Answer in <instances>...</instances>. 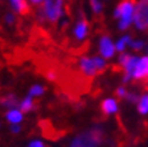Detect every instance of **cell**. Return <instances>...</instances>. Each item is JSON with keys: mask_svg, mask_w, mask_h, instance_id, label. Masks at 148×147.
<instances>
[{"mask_svg": "<svg viewBox=\"0 0 148 147\" xmlns=\"http://www.w3.org/2000/svg\"><path fill=\"white\" fill-rule=\"evenodd\" d=\"M103 139H105V133L102 128L94 127L90 130L77 135L71 141L70 147H99L102 144Z\"/></svg>", "mask_w": 148, "mask_h": 147, "instance_id": "obj_1", "label": "cell"}, {"mask_svg": "<svg viewBox=\"0 0 148 147\" xmlns=\"http://www.w3.org/2000/svg\"><path fill=\"white\" fill-rule=\"evenodd\" d=\"M135 0H122L116 7V11H114V18H121L119 21V27L121 30H125L128 29L129 25L131 24V22L134 21V12H135V9H134V3Z\"/></svg>", "mask_w": 148, "mask_h": 147, "instance_id": "obj_2", "label": "cell"}, {"mask_svg": "<svg viewBox=\"0 0 148 147\" xmlns=\"http://www.w3.org/2000/svg\"><path fill=\"white\" fill-rule=\"evenodd\" d=\"M42 7L45 10L47 21L51 24H56L63 13V0H45Z\"/></svg>", "mask_w": 148, "mask_h": 147, "instance_id": "obj_3", "label": "cell"}, {"mask_svg": "<svg viewBox=\"0 0 148 147\" xmlns=\"http://www.w3.org/2000/svg\"><path fill=\"white\" fill-rule=\"evenodd\" d=\"M134 23L140 30H148V0H141L136 5Z\"/></svg>", "mask_w": 148, "mask_h": 147, "instance_id": "obj_4", "label": "cell"}, {"mask_svg": "<svg viewBox=\"0 0 148 147\" xmlns=\"http://www.w3.org/2000/svg\"><path fill=\"white\" fill-rule=\"evenodd\" d=\"M99 51H100V54L105 58V59H111L114 53H116V45L112 42V40L110 39V36L107 35H103L101 36L100 39V45H99Z\"/></svg>", "mask_w": 148, "mask_h": 147, "instance_id": "obj_5", "label": "cell"}, {"mask_svg": "<svg viewBox=\"0 0 148 147\" xmlns=\"http://www.w3.org/2000/svg\"><path fill=\"white\" fill-rule=\"evenodd\" d=\"M79 70L88 77H93L99 72L97 67H95V64H94L93 58H87V57L81 58V60H79Z\"/></svg>", "mask_w": 148, "mask_h": 147, "instance_id": "obj_6", "label": "cell"}, {"mask_svg": "<svg viewBox=\"0 0 148 147\" xmlns=\"http://www.w3.org/2000/svg\"><path fill=\"white\" fill-rule=\"evenodd\" d=\"M138 59H140V58H137V57L130 56L129 60L123 65V69H124V71H125V74H124V80H123L124 83H127L128 81H130V80L132 78V75H134V71H135V68H136V64H137Z\"/></svg>", "mask_w": 148, "mask_h": 147, "instance_id": "obj_7", "label": "cell"}, {"mask_svg": "<svg viewBox=\"0 0 148 147\" xmlns=\"http://www.w3.org/2000/svg\"><path fill=\"white\" fill-rule=\"evenodd\" d=\"M73 34H75L76 40H78V41H82L86 39V36L88 34V22L84 18L78 21L75 30H73Z\"/></svg>", "mask_w": 148, "mask_h": 147, "instance_id": "obj_8", "label": "cell"}, {"mask_svg": "<svg viewBox=\"0 0 148 147\" xmlns=\"http://www.w3.org/2000/svg\"><path fill=\"white\" fill-rule=\"evenodd\" d=\"M101 110L102 112L105 115H112V113H116L118 111V104L117 101L112 98L110 99H106L101 102Z\"/></svg>", "mask_w": 148, "mask_h": 147, "instance_id": "obj_9", "label": "cell"}, {"mask_svg": "<svg viewBox=\"0 0 148 147\" xmlns=\"http://www.w3.org/2000/svg\"><path fill=\"white\" fill-rule=\"evenodd\" d=\"M21 102L18 101L17 97L13 94H9V95H5L0 99V105L4 106V107H9V109H16L19 107Z\"/></svg>", "mask_w": 148, "mask_h": 147, "instance_id": "obj_10", "label": "cell"}, {"mask_svg": "<svg viewBox=\"0 0 148 147\" xmlns=\"http://www.w3.org/2000/svg\"><path fill=\"white\" fill-rule=\"evenodd\" d=\"M10 3L14 12L19 14H27L29 12V5L25 0H10Z\"/></svg>", "mask_w": 148, "mask_h": 147, "instance_id": "obj_11", "label": "cell"}, {"mask_svg": "<svg viewBox=\"0 0 148 147\" xmlns=\"http://www.w3.org/2000/svg\"><path fill=\"white\" fill-rule=\"evenodd\" d=\"M5 116H6V120L12 124H17L23 121V112L17 109H11Z\"/></svg>", "mask_w": 148, "mask_h": 147, "instance_id": "obj_12", "label": "cell"}, {"mask_svg": "<svg viewBox=\"0 0 148 147\" xmlns=\"http://www.w3.org/2000/svg\"><path fill=\"white\" fill-rule=\"evenodd\" d=\"M137 110L141 115H147L148 113V94H143L142 97L138 99Z\"/></svg>", "mask_w": 148, "mask_h": 147, "instance_id": "obj_13", "label": "cell"}, {"mask_svg": "<svg viewBox=\"0 0 148 147\" xmlns=\"http://www.w3.org/2000/svg\"><path fill=\"white\" fill-rule=\"evenodd\" d=\"M33 109H34V101H33L30 95H28V97L19 104V110L22 112H29V111H32Z\"/></svg>", "mask_w": 148, "mask_h": 147, "instance_id": "obj_14", "label": "cell"}, {"mask_svg": "<svg viewBox=\"0 0 148 147\" xmlns=\"http://www.w3.org/2000/svg\"><path fill=\"white\" fill-rule=\"evenodd\" d=\"M130 42H131V38L129 35L123 36V38L121 40H118V42L116 43V49L118 52H123L125 47H127V45H130Z\"/></svg>", "mask_w": 148, "mask_h": 147, "instance_id": "obj_15", "label": "cell"}, {"mask_svg": "<svg viewBox=\"0 0 148 147\" xmlns=\"http://www.w3.org/2000/svg\"><path fill=\"white\" fill-rule=\"evenodd\" d=\"M45 91H46V88L43 86L35 84L29 89V95H30V97H40V95L45 93Z\"/></svg>", "mask_w": 148, "mask_h": 147, "instance_id": "obj_16", "label": "cell"}, {"mask_svg": "<svg viewBox=\"0 0 148 147\" xmlns=\"http://www.w3.org/2000/svg\"><path fill=\"white\" fill-rule=\"evenodd\" d=\"M93 60H94V64H95V67H97L98 71L105 70V68H106V62H105V59H102L101 57H93Z\"/></svg>", "mask_w": 148, "mask_h": 147, "instance_id": "obj_17", "label": "cell"}, {"mask_svg": "<svg viewBox=\"0 0 148 147\" xmlns=\"http://www.w3.org/2000/svg\"><path fill=\"white\" fill-rule=\"evenodd\" d=\"M90 6H92V10L94 11V13H100L101 10H102V6H101V3L99 0H90Z\"/></svg>", "mask_w": 148, "mask_h": 147, "instance_id": "obj_18", "label": "cell"}, {"mask_svg": "<svg viewBox=\"0 0 148 147\" xmlns=\"http://www.w3.org/2000/svg\"><path fill=\"white\" fill-rule=\"evenodd\" d=\"M130 46L134 48V49H136V51H140V49L143 48L145 43H143V41H141V40H135V41H131V42H130Z\"/></svg>", "mask_w": 148, "mask_h": 147, "instance_id": "obj_19", "label": "cell"}, {"mask_svg": "<svg viewBox=\"0 0 148 147\" xmlns=\"http://www.w3.org/2000/svg\"><path fill=\"white\" fill-rule=\"evenodd\" d=\"M125 99H128L130 102H138V95L135 94V93H128L127 97H125Z\"/></svg>", "mask_w": 148, "mask_h": 147, "instance_id": "obj_20", "label": "cell"}, {"mask_svg": "<svg viewBox=\"0 0 148 147\" xmlns=\"http://www.w3.org/2000/svg\"><path fill=\"white\" fill-rule=\"evenodd\" d=\"M116 94H117L118 98H125V97H127V94H128V92L125 91L124 87H119V88H118V89L116 91Z\"/></svg>", "mask_w": 148, "mask_h": 147, "instance_id": "obj_21", "label": "cell"}, {"mask_svg": "<svg viewBox=\"0 0 148 147\" xmlns=\"http://www.w3.org/2000/svg\"><path fill=\"white\" fill-rule=\"evenodd\" d=\"M29 147H45V145L39 140H35V141H32L30 144H29Z\"/></svg>", "mask_w": 148, "mask_h": 147, "instance_id": "obj_22", "label": "cell"}, {"mask_svg": "<svg viewBox=\"0 0 148 147\" xmlns=\"http://www.w3.org/2000/svg\"><path fill=\"white\" fill-rule=\"evenodd\" d=\"M5 19H6V23L12 24L13 22H14V16H13L12 13H7V14H6V17H5Z\"/></svg>", "mask_w": 148, "mask_h": 147, "instance_id": "obj_23", "label": "cell"}, {"mask_svg": "<svg viewBox=\"0 0 148 147\" xmlns=\"http://www.w3.org/2000/svg\"><path fill=\"white\" fill-rule=\"evenodd\" d=\"M29 1H30V4L34 6H40L45 0H29Z\"/></svg>", "mask_w": 148, "mask_h": 147, "instance_id": "obj_24", "label": "cell"}, {"mask_svg": "<svg viewBox=\"0 0 148 147\" xmlns=\"http://www.w3.org/2000/svg\"><path fill=\"white\" fill-rule=\"evenodd\" d=\"M11 131H12V133H19V131H21V127L19 126H17V124H13V126L11 127Z\"/></svg>", "mask_w": 148, "mask_h": 147, "instance_id": "obj_25", "label": "cell"}]
</instances>
